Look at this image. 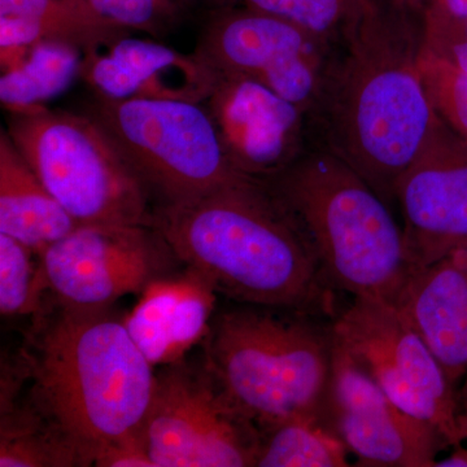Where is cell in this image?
I'll list each match as a JSON object with an SVG mask.
<instances>
[{"label": "cell", "mask_w": 467, "mask_h": 467, "mask_svg": "<svg viewBox=\"0 0 467 467\" xmlns=\"http://www.w3.org/2000/svg\"><path fill=\"white\" fill-rule=\"evenodd\" d=\"M418 16L427 50L467 73V17L438 11H426Z\"/></svg>", "instance_id": "27"}, {"label": "cell", "mask_w": 467, "mask_h": 467, "mask_svg": "<svg viewBox=\"0 0 467 467\" xmlns=\"http://www.w3.org/2000/svg\"><path fill=\"white\" fill-rule=\"evenodd\" d=\"M331 333L393 402L431 426L448 448L466 442L459 389L392 303L356 297L331 319Z\"/></svg>", "instance_id": "8"}, {"label": "cell", "mask_w": 467, "mask_h": 467, "mask_svg": "<svg viewBox=\"0 0 467 467\" xmlns=\"http://www.w3.org/2000/svg\"><path fill=\"white\" fill-rule=\"evenodd\" d=\"M435 467H467V447L459 445L444 459L436 461Z\"/></svg>", "instance_id": "30"}, {"label": "cell", "mask_w": 467, "mask_h": 467, "mask_svg": "<svg viewBox=\"0 0 467 467\" xmlns=\"http://www.w3.org/2000/svg\"><path fill=\"white\" fill-rule=\"evenodd\" d=\"M423 48L417 14L391 0H361L308 115L313 147L343 160L389 204L441 119L420 73Z\"/></svg>", "instance_id": "1"}, {"label": "cell", "mask_w": 467, "mask_h": 467, "mask_svg": "<svg viewBox=\"0 0 467 467\" xmlns=\"http://www.w3.org/2000/svg\"><path fill=\"white\" fill-rule=\"evenodd\" d=\"M420 73L436 115L467 142V73L423 48Z\"/></svg>", "instance_id": "25"}, {"label": "cell", "mask_w": 467, "mask_h": 467, "mask_svg": "<svg viewBox=\"0 0 467 467\" xmlns=\"http://www.w3.org/2000/svg\"><path fill=\"white\" fill-rule=\"evenodd\" d=\"M247 7L265 12L303 27L325 41L337 43L361 0H242Z\"/></svg>", "instance_id": "24"}, {"label": "cell", "mask_w": 467, "mask_h": 467, "mask_svg": "<svg viewBox=\"0 0 467 467\" xmlns=\"http://www.w3.org/2000/svg\"><path fill=\"white\" fill-rule=\"evenodd\" d=\"M100 16L128 30L162 36L192 11L195 0H86Z\"/></svg>", "instance_id": "26"}, {"label": "cell", "mask_w": 467, "mask_h": 467, "mask_svg": "<svg viewBox=\"0 0 467 467\" xmlns=\"http://www.w3.org/2000/svg\"><path fill=\"white\" fill-rule=\"evenodd\" d=\"M216 70L198 54L186 55L129 34L85 51L82 79L97 97L204 103Z\"/></svg>", "instance_id": "15"}, {"label": "cell", "mask_w": 467, "mask_h": 467, "mask_svg": "<svg viewBox=\"0 0 467 467\" xmlns=\"http://www.w3.org/2000/svg\"><path fill=\"white\" fill-rule=\"evenodd\" d=\"M334 46L284 18L247 5H227L209 18L195 54L218 73L266 86L308 116Z\"/></svg>", "instance_id": "10"}, {"label": "cell", "mask_w": 467, "mask_h": 467, "mask_svg": "<svg viewBox=\"0 0 467 467\" xmlns=\"http://www.w3.org/2000/svg\"><path fill=\"white\" fill-rule=\"evenodd\" d=\"M324 414L358 466L435 467L448 450L431 426L402 410L335 340Z\"/></svg>", "instance_id": "12"}, {"label": "cell", "mask_w": 467, "mask_h": 467, "mask_svg": "<svg viewBox=\"0 0 467 467\" xmlns=\"http://www.w3.org/2000/svg\"><path fill=\"white\" fill-rule=\"evenodd\" d=\"M349 451L322 410L260 430L257 467H346Z\"/></svg>", "instance_id": "21"}, {"label": "cell", "mask_w": 467, "mask_h": 467, "mask_svg": "<svg viewBox=\"0 0 467 467\" xmlns=\"http://www.w3.org/2000/svg\"><path fill=\"white\" fill-rule=\"evenodd\" d=\"M129 32L100 16L86 0H0L3 72L39 42H66L85 52Z\"/></svg>", "instance_id": "18"}, {"label": "cell", "mask_w": 467, "mask_h": 467, "mask_svg": "<svg viewBox=\"0 0 467 467\" xmlns=\"http://www.w3.org/2000/svg\"><path fill=\"white\" fill-rule=\"evenodd\" d=\"M140 295L125 325L153 367L181 361L207 337L216 292L189 270L181 278L150 282Z\"/></svg>", "instance_id": "17"}, {"label": "cell", "mask_w": 467, "mask_h": 467, "mask_svg": "<svg viewBox=\"0 0 467 467\" xmlns=\"http://www.w3.org/2000/svg\"><path fill=\"white\" fill-rule=\"evenodd\" d=\"M100 467H156L142 441L122 442L107 448L95 461Z\"/></svg>", "instance_id": "28"}, {"label": "cell", "mask_w": 467, "mask_h": 467, "mask_svg": "<svg viewBox=\"0 0 467 467\" xmlns=\"http://www.w3.org/2000/svg\"><path fill=\"white\" fill-rule=\"evenodd\" d=\"M8 115L15 147L78 226H150L149 190L97 119L46 106Z\"/></svg>", "instance_id": "6"}, {"label": "cell", "mask_w": 467, "mask_h": 467, "mask_svg": "<svg viewBox=\"0 0 467 467\" xmlns=\"http://www.w3.org/2000/svg\"><path fill=\"white\" fill-rule=\"evenodd\" d=\"M85 52L66 42L36 43L0 77V101L7 112L38 109L82 78Z\"/></svg>", "instance_id": "20"}, {"label": "cell", "mask_w": 467, "mask_h": 467, "mask_svg": "<svg viewBox=\"0 0 467 467\" xmlns=\"http://www.w3.org/2000/svg\"><path fill=\"white\" fill-rule=\"evenodd\" d=\"M395 5L420 15L438 11L454 17H467V0H391Z\"/></svg>", "instance_id": "29"}, {"label": "cell", "mask_w": 467, "mask_h": 467, "mask_svg": "<svg viewBox=\"0 0 467 467\" xmlns=\"http://www.w3.org/2000/svg\"><path fill=\"white\" fill-rule=\"evenodd\" d=\"M150 226L189 272L235 303L327 318L339 312L308 238L264 181L242 174L158 205Z\"/></svg>", "instance_id": "2"}, {"label": "cell", "mask_w": 467, "mask_h": 467, "mask_svg": "<svg viewBox=\"0 0 467 467\" xmlns=\"http://www.w3.org/2000/svg\"><path fill=\"white\" fill-rule=\"evenodd\" d=\"M411 266L467 247V142L439 119L393 192Z\"/></svg>", "instance_id": "13"}, {"label": "cell", "mask_w": 467, "mask_h": 467, "mask_svg": "<svg viewBox=\"0 0 467 467\" xmlns=\"http://www.w3.org/2000/svg\"><path fill=\"white\" fill-rule=\"evenodd\" d=\"M217 73L202 106L239 173L269 180L312 149L308 116L245 77Z\"/></svg>", "instance_id": "14"}, {"label": "cell", "mask_w": 467, "mask_h": 467, "mask_svg": "<svg viewBox=\"0 0 467 467\" xmlns=\"http://www.w3.org/2000/svg\"><path fill=\"white\" fill-rule=\"evenodd\" d=\"M236 304L214 316L204 337L202 367L227 400L259 430L322 410L333 368V318Z\"/></svg>", "instance_id": "5"}, {"label": "cell", "mask_w": 467, "mask_h": 467, "mask_svg": "<svg viewBox=\"0 0 467 467\" xmlns=\"http://www.w3.org/2000/svg\"><path fill=\"white\" fill-rule=\"evenodd\" d=\"M0 466H81L76 451L52 430L30 402L2 399Z\"/></svg>", "instance_id": "22"}, {"label": "cell", "mask_w": 467, "mask_h": 467, "mask_svg": "<svg viewBox=\"0 0 467 467\" xmlns=\"http://www.w3.org/2000/svg\"><path fill=\"white\" fill-rule=\"evenodd\" d=\"M208 2L213 3L218 8L227 7V5H235L236 3L242 2V0H208Z\"/></svg>", "instance_id": "32"}, {"label": "cell", "mask_w": 467, "mask_h": 467, "mask_svg": "<svg viewBox=\"0 0 467 467\" xmlns=\"http://www.w3.org/2000/svg\"><path fill=\"white\" fill-rule=\"evenodd\" d=\"M171 250L152 226H79L39 254L60 306L109 309L162 278Z\"/></svg>", "instance_id": "11"}, {"label": "cell", "mask_w": 467, "mask_h": 467, "mask_svg": "<svg viewBox=\"0 0 467 467\" xmlns=\"http://www.w3.org/2000/svg\"><path fill=\"white\" fill-rule=\"evenodd\" d=\"M78 223L36 177L3 128L0 130V233L36 254L75 232Z\"/></svg>", "instance_id": "19"}, {"label": "cell", "mask_w": 467, "mask_h": 467, "mask_svg": "<svg viewBox=\"0 0 467 467\" xmlns=\"http://www.w3.org/2000/svg\"><path fill=\"white\" fill-rule=\"evenodd\" d=\"M392 304L459 386L467 374V247L414 267Z\"/></svg>", "instance_id": "16"}, {"label": "cell", "mask_w": 467, "mask_h": 467, "mask_svg": "<svg viewBox=\"0 0 467 467\" xmlns=\"http://www.w3.org/2000/svg\"><path fill=\"white\" fill-rule=\"evenodd\" d=\"M88 115L112 138L159 205L198 198L242 175L202 104L95 95Z\"/></svg>", "instance_id": "7"}, {"label": "cell", "mask_w": 467, "mask_h": 467, "mask_svg": "<svg viewBox=\"0 0 467 467\" xmlns=\"http://www.w3.org/2000/svg\"><path fill=\"white\" fill-rule=\"evenodd\" d=\"M264 181L291 212L330 287L392 303L413 266L389 204L348 164L312 147Z\"/></svg>", "instance_id": "4"}, {"label": "cell", "mask_w": 467, "mask_h": 467, "mask_svg": "<svg viewBox=\"0 0 467 467\" xmlns=\"http://www.w3.org/2000/svg\"><path fill=\"white\" fill-rule=\"evenodd\" d=\"M461 417H462L463 431L467 439V374L460 389Z\"/></svg>", "instance_id": "31"}, {"label": "cell", "mask_w": 467, "mask_h": 467, "mask_svg": "<svg viewBox=\"0 0 467 467\" xmlns=\"http://www.w3.org/2000/svg\"><path fill=\"white\" fill-rule=\"evenodd\" d=\"M153 368L125 319L109 309L60 306L23 358L32 382L30 404L76 451L81 466L95 465L112 445L143 441Z\"/></svg>", "instance_id": "3"}, {"label": "cell", "mask_w": 467, "mask_h": 467, "mask_svg": "<svg viewBox=\"0 0 467 467\" xmlns=\"http://www.w3.org/2000/svg\"><path fill=\"white\" fill-rule=\"evenodd\" d=\"M38 256L7 234L0 233V313L3 317H20L41 309L47 291Z\"/></svg>", "instance_id": "23"}, {"label": "cell", "mask_w": 467, "mask_h": 467, "mask_svg": "<svg viewBox=\"0 0 467 467\" xmlns=\"http://www.w3.org/2000/svg\"><path fill=\"white\" fill-rule=\"evenodd\" d=\"M143 441L156 467H248L256 466L260 430L204 367L181 359L156 374Z\"/></svg>", "instance_id": "9"}]
</instances>
